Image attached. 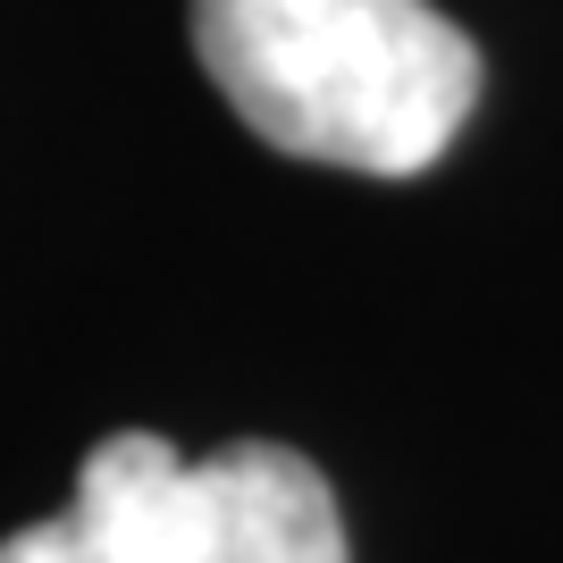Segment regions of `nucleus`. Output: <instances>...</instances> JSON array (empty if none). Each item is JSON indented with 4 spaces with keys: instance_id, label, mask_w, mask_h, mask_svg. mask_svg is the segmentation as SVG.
<instances>
[{
    "instance_id": "obj_1",
    "label": "nucleus",
    "mask_w": 563,
    "mask_h": 563,
    "mask_svg": "<svg viewBox=\"0 0 563 563\" xmlns=\"http://www.w3.org/2000/svg\"><path fill=\"white\" fill-rule=\"evenodd\" d=\"M194 59L286 161L421 177L479 110V43L429 0H194Z\"/></svg>"
},
{
    "instance_id": "obj_2",
    "label": "nucleus",
    "mask_w": 563,
    "mask_h": 563,
    "mask_svg": "<svg viewBox=\"0 0 563 563\" xmlns=\"http://www.w3.org/2000/svg\"><path fill=\"white\" fill-rule=\"evenodd\" d=\"M0 563H353L320 463L269 438L186 454L152 429H110L51 521L0 539Z\"/></svg>"
}]
</instances>
